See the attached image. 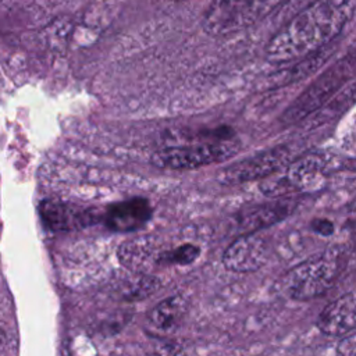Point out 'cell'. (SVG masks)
<instances>
[{
  "mask_svg": "<svg viewBox=\"0 0 356 356\" xmlns=\"http://www.w3.org/2000/svg\"><path fill=\"white\" fill-rule=\"evenodd\" d=\"M185 312V299L182 296H171L156 305L149 313V321L159 330H168L178 323Z\"/></svg>",
  "mask_w": 356,
  "mask_h": 356,
  "instance_id": "5bb4252c",
  "label": "cell"
},
{
  "mask_svg": "<svg viewBox=\"0 0 356 356\" xmlns=\"http://www.w3.org/2000/svg\"><path fill=\"white\" fill-rule=\"evenodd\" d=\"M40 217L53 231L78 229L95 220L90 211L58 200H44L40 204Z\"/></svg>",
  "mask_w": 356,
  "mask_h": 356,
  "instance_id": "30bf717a",
  "label": "cell"
},
{
  "mask_svg": "<svg viewBox=\"0 0 356 356\" xmlns=\"http://www.w3.org/2000/svg\"><path fill=\"white\" fill-rule=\"evenodd\" d=\"M337 353L343 356L356 355V330L342 335V339L337 345Z\"/></svg>",
  "mask_w": 356,
  "mask_h": 356,
  "instance_id": "d6986e66",
  "label": "cell"
},
{
  "mask_svg": "<svg viewBox=\"0 0 356 356\" xmlns=\"http://www.w3.org/2000/svg\"><path fill=\"white\" fill-rule=\"evenodd\" d=\"M285 0H211L203 14V29L213 36L248 28Z\"/></svg>",
  "mask_w": 356,
  "mask_h": 356,
  "instance_id": "7a4b0ae2",
  "label": "cell"
},
{
  "mask_svg": "<svg viewBox=\"0 0 356 356\" xmlns=\"http://www.w3.org/2000/svg\"><path fill=\"white\" fill-rule=\"evenodd\" d=\"M4 345H6V332L0 328V349H3Z\"/></svg>",
  "mask_w": 356,
  "mask_h": 356,
  "instance_id": "603a6c76",
  "label": "cell"
},
{
  "mask_svg": "<svg viewBox=\"0 0 356 356\" xmlns=\"http://www.w3.org/2000/svg\"><path fill=\"white\" fill-rule=\"evenodd\" d=\"M236 152L238 145L225 138L209 143L160 149L152 156V163L156 167L171 170L197 168L227 160Z\"/></svg>",
  "mask_w": 356,
  "mask_h": 356,
  "instance_id": "8992f818",
  "label": "cell"
},
{
  "mask_svg": "<svg viewBox=\"0 0 356 356\" xmlns=\"http://www.w3.org/2000/svg\"><path fill=\"white\" fill-rule=\"evenodd\" d=\"M312 229L323 236H330L331 234H334L335 231V225L332 221L327 220V218H314L312 221Z\"/></svg>",
  "mask_w": 356,
  "mask_h": 356,
  "instance_id": "ffe728a7",
  "label": "cell"
},
{
  "mask_svg": "<svg viewBox=\"0 0 356 356\" xmlns=\"http://www.w3.org/2000/svg\"><path fill=\"white\" fill-rule=\"evenodd\" d=\"M348 213H349V217H350V220L356 222V202H353V203L349 206V209H348Z\"/></svg>",
  "mask_w": 356,
  "mask_h": 356,
  "instance_id": "7402d4cb",
  "label": "cell"
},
{
  "mask_svg": "<svg viewBox=\"0 0 356 356\" xmlns=\"http://www.w3.org/2000/svg\"><path fill=\"white\" fill-rule=\"evenodd\" d=\"M159 282L153 277H139L134 285L125 289V298L128 299H142L153 293L157 288Z\"/></svg>",
  "mask_w": 356,
  "mask_h": 356,
  "instance_id": "ac0fdd59",
  "label": "cell"
},
{
  "mask_svg": "<svg viewBox=\"0 0 356 356\" xmlns=\"http://www.w3.org/2000/svg\"><path fill=\"white\" fill-rule=\"evenodd\" d=\"M313 1H316V0H285L284 1V6H285L284 11H289V17H292L293 14L300 11L302 8L312 4Z\"/></svg>",
  "mask_w": 356,
  "mask_h": 356,
  "instance_id": "44dd1931",
  "label": "cell"
},
{
  "mask_svg": "<svg viewBox=\"0 0 356 356\" xmlns=\"http://www.w3.org/2000/svg\"><path fill=\"white\" fill-rule=\"evenodd\" d=\"M268 254L266 238L257 232H248L238 236L224 252L222 264L234 273H250L259 270Z\"/></svg>",
  "mask_w": 356,
  "mask_h": 356,
  "instance_id": "ba28073f",
  "label": "cell"
},
{
  "mask_svg": "<svg viewBox=\"0 0 356 356\" xmlns=\"http://www.w3.org/2000/svg\"><path fill=\"white\" fill-rule=\"evenodd\" d=\"M295 206L296 203L292 202V199L278 197V200L252 207L250 210H246L241 214L238 221L239 229L242 234L257 232L284 220L292 213Z\"/></svg>",
  "mask_w": 356,
  "mask_h": 356,
  "instance_id": "8fae6325",
  "label": "cell"
},
{
  "mask_svg": "<svg viewBox=\"0 0 356 356\" xmlns=\"http://www.w3.org/2000/svg\"><path fill=\"white\" fill-rule=\"evenodd\" d=\"M355 68L356 60L353 58H342L337 61L296 97V100L284 111L282 121L285 124H296L321 108L353 75Z\"/></svg>",
  "mask_w": 356,
  "mask_h": 356,
  "instance_id": "3957f363",
  "label": "cell"
},
{
  "mask_svg": "<svg viewBox=\"0 0 356 356\" xmlns=\"http://www.w3.org/2000/svg\"><path fill=\"white\" fill-rule=\"evenodd\" d=\"M327 54L321 53V50L300 58V63L295 64L291 70H285L281 72H277L271 76H268V79L266 81V86L268 88H274V86H281V85H286L291 83L293 81L302 79L303 76L312 74L314 70L318 68V65L321 63H324L327 60Z\"/></svg>",
  "mask_w": 356,
  "mask_h": 356,
  "instance_id": "4fadbf2b",
  "label": "cell"
},
{
  "mask_svg": "<svg viewBox=\"0 0 356 356\" xmlns=\"http://www.w3.org/2000/svg\"><path fill=\"white\" fill-rule=\"evenodd\" d=\"M356 102V81L349 83L346 88L343 85V88H341L331 100H328L321 108V113L316 114L314 122L323 124V121L325 120H331L332 117H335L337 113H342L345 111L348 107H350L353 103Z\"/></svg>",
  "mask_w": 356,
  "mask_h": 356,
  "instance_id": "9a60e30c",
  "label": "cell"
},
{
  "mask_svg": "<svg viewBox=\"0 0 356 356\" xmlns=\"http://www.w3.org/2000/svg\"><path fill=\"white\" fill-rule=\"evenodd\" d=\"M341 268L338 254H320L295 266L284 278V289L295 300L314 299L331 288Z\"/></svg>",
  "mask_w": 356,
  "mask_h": 356,
  "instance_id": "277c9868",
  "label": "cell"
},
{
  "mask_svg": "<svg viewBox=\"0 0 356 356\" xmlns=\"http://www.w3.org/2000/svg\"><path fill=\"white\" fill-rule=\"evenodd\" d=\"M325 157L309 153L289 160L281 170L261 179L260 191L268 197H284L288 193L310 188L325 170Z\"/></svg>",
  "mask_w": 356,
  "mask_h": 356,
  "instance_id": "5b68a950",
  "label": "cell"
},
{
  "mask_svg": "<svg viewBox=\"0 0 356 356\" xmlns=\"http://www.w3.org/2000/svg\"><path fill=\"white\" fill-rule=\"evenodd\" d=\"M318 330L328 337L345 335L356 330V291L328 303L317 318Z\"/></svg>",
  "mask_w": 356,
  "mask_h": 356,
  "instance_id": "9c48e42d",
  "label": "cell"
},
{
  "mask_svg": "<svg viewBox=\"0 0 356 356\" xmlns=\"http://www.w3.org/2000/svg\"><path fill=\"white\" fill-rule=\"evenodd\" d=\"M152 216V207L145 199H131L113 204L106 211V224L113 231L129 232L139 229Z\"/></svg>",
  "mask_w": 356,
  "mask_h": 356,
  "instance_id": "7c38bea8",
  "label": "cell"
},
{
  "mask_svg": "<svg viewBox=\"0 0 356 356\" xmlns=\"http://www.w3.org/2000/svg\"><path fill=\"white\" fill-rule=\"evenodd\" d=\"M291 160V150L286 146H274L261 150L250 157L242 159L221 170L217 175L222 185H239L266 177L281 170Z\"/></svg>",
  "mask_w": 356,
  "mask_h": 356,
  "instance_id": "52a82bcc",
  "label": "cell"
},
{
  "mask_svg": "<svg viewBox=\"0 0 356 356\" xmlns=\"http://www.w3.org/2000/svg\"><path fill=\"white\" fill-rule=\"evenodd\" d=\"M199 253H200V249L197 246L192 243H185L160 256V261L174 263V264H189L197 259Z\"/></svg>",
  "mask_w": 356,
  "mask_h": 356,
  "instance_id": "e0dca14e",
  "label": "cell"
},
{
  "mask_svg": "<svg viewBox=\"0 0 356 356\" xmlns=\"http://www.w3.org/2000/svg\"><path fill=\"white\" fill-rule=\"evenodd\" d=\"M120 260L122 264L128 267H138L143 264L152 254L150 243L143 242V239H134L129 242H125L120 248Z\"/></svg>",
  "mask_w": 356,
  "mask_h": 356,
  "instance_id": "2e32d148",
  "label": "cell"
},
{
  "mask_svg": "<svg viewBox=\"0 0 356 356\" xmlns=\"http://www.w3.org/2000/svg\"><path fill=\"white\" fill-rule=\"evenodd\" d=\"M356 11V0H316L293 14L270 39L266 57L289 63L307 57L330 44Z\"/></svg>",
  "mask_w": 356,
  "mask_h": 356,
  "instance_id": "6da1fadb",
  "label": "cell"
}]
</instances>
